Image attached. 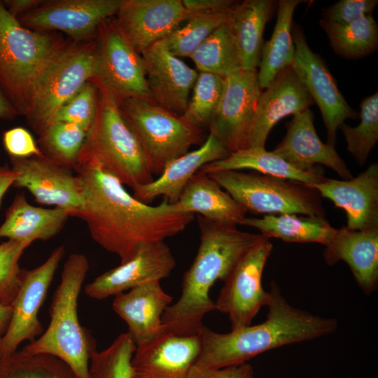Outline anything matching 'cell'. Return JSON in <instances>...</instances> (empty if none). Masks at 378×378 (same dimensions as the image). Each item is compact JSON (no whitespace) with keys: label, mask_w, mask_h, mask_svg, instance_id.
<instances>
[{"label":"cell","mask_w":378,"mask_h":378,"mask_svg":"<svg viewBox=\"0 0 378 378\" xmlns=\"http://www.w3.org/2000/svg\"><path fill=\"white\" fill-rule=\"evenodd\" d=\"M74 169L83 197L76 218L85 221L92 239L116 254L120 263L144 246L178 234L194 220L192 213L173 212L165 199L158 206L139 201L95 161L78 162Z\"/></svg>","instance_id":"cell-1"},{"label":"cell","mask_w":378,"mask_h":378,"mask_svg":"<svg viewBox=\"0 0 378 378\" xmlns=\"http://www.w3.org/2000/svg\"><path fill=\"white\" fill-rule=\"evenodd\" d=\"M270 293L264 322L228 333L204 326L199 335L200 354L194 364L205 369L239 365L267 351L318 339L337 330L335 318L314 314L290 304L275 281L271 282Z\"/></svg>","instance_id":"cell-2"},{"label":"cell","mask_w":378,"mask_h":378,"mask_svg":"<svg viewBox=\"0 0 378 378\" xmlns=\"http://www.w3.org/2000/svg\"><path fill=\"white\" fill-rule=\"evenodd\" d=\"M200 245L197 255L183 276L179 299L165 309L162 323L166 332L178 336H199L203 318L216 310L209 290L217 280L227 278L238 261L251 248L267 239L211 222L200 215Z\"/></svg>","instance_id":"cell-3"},{"label":"cell","mask_w":378,"mask_h":378,"mask_svg":"<svg viewBox=\"0 0 378 378\" xmlns=\"http://www.w3.org/2000/svg\"><path fill=\"white\" fill-rule=\"evenodd\" d=\"M88 270L85 255L72 253L69 256L63 267L60 284L52 299L48 327L22 349L31 354L58 358L78 378H90V360L96 351L94 339L81 326L78 316V300Z\"/></svg>","instance_id":"cell-4"},{"label":"cell","mask_w":378,"mask_h":378,"mask_svg":"<svg viewBox=\"0 0 378 378\" xmlns=\"http://www.w3.org/2000/svg\"><path fill=\"white\" fill-rule=\"evenodd\" d=\"M93 160L123 186L133 190L154 180L147 158L125 122L118 102L99 91L94 122L78 158Z\"/></svg>","instance_id":"cell-5"},{"label":"cell","mask_w":378,"mask_h":378,"mask_svg":"<svg viewBox=\"0 0 378 378\" xmlns=\"http://www.w3.org/2000/svg\"><path fill=\"white\" fill-rule=\"evenodd\" d=\"M96 53L94 39L64 42L43 66L32 85L24 115L38 135L59 109L92 79Z\"/></svg>","instance_id":"cell-6"},{"label":"cell","mask_w":378,"mask_h":378,"mask_svg":"<svg viewBox=\"0 0 378 378\" xmlns=\"http://www.w3.org/2000/svg\"><path fill=\"white\" fill-rule=\"evenodd\" d=\"M64 42L24 27L0 1V89L18 115L24 116L36 77Z\"/></svg>","instance_id":"cell-7"},{"label":"cell","mask_w":378,"mask_h":378,"mask_svg":"<svg viewBox=\"0 0 378 378\" xmlns=\"http://www.w3.org/2000/svg\"><path fill=\"white\" fill-rule=\"evenodd\" d=\"M121 113L147 158L153 174L204 141V129L195 126L151 100L130 98L118 102Z\"/></svg>","instance_id":"cell-8"},{"label":"cell","mask_w":378,"mask_h":378,"mask_svg":"<svg viewBox=\"0 0 378 378\" xmlns=\"http://www.w3.org/2000/svg\"><path fill=\"white\" fill-rule=\"evenodd\" d=\"M208 175L247 211L326 217L319 193L301 182L240 170Z\"/></svg>","instance_id":"cell-9"},{"label":"cell","mask_w":378,"mask_h":378,"mask_svg":"<svg viewBox=\"0 0 378 378\" xmlns=\"http://www.w3.org/2000/svg\"><path fill=\"white\" fill-rule=\"evenodd\" d=\"M94 38L96 67L91 80L99 90L117 102L130 98L153 101L142 57L120 34L113 17L99 25Z\"/></svg>","instance_id":"cell-10"},{"label":"cell","mask_w":378,"mask_h":378,"mask_svg":"<svg viewBox=\"0 0 378 378\" xmlns=\"http://www.w3.org/2000/svg\"><path fill=\"white\" fill-rule=\"evenodd\" d=\"M272 248L269 239L261 241L238 261L223 281L216 310L227 315L231 330L251 325L260 308L268 304L270 293L263 288L262 277Z\"/></svg>","instance_id":"cell-11"},{"label":"cell","mask_w":378,"mask_h":378,"mask_svg":"<svg viewBox=\"0 0 378 378\" xmlns=\"http://www.w3.org/2000/svg\"><path fill=\"white\" fill-rule=\"evenodd\" d=\"M64 253V246H59L41 265L22 270L19 288L11 304L10 321L0 339V358L15 352L24 341L31 342L43 332L38 314Z\"/></svg>","instance_id":"cell-12"},{"label":"cell","mask_w":378,"mask_h":378,"mask_svg":"<svg viewBox=\"0 0 378 378\" xmlns=\"http://www.w3.org/2000/svg\"><path fill=\"white\" fill-rule=\"evenodd\" d=\"M261 91L258 69H241L225 77L222 97L208 129L230 153L246 148Z\"/></svg>","instance_id":"cell-13"},{"label":"cell","mask_w":378,"mask_h":378,"mask_svg":"<svg viewBox=\"0 0 378 378\" xmlns=\"http://www.w3.org/2000/svg\"><path fill=\"white\" fill-rule=\"evenodd\" d=\"M292 34L295 52L291 66L321 111L327 144L335 146L339 127L347 118H356L358 114L339 90L323 59L309 48L302 29L293 24Z\"/></svg>","instance_id":"cell-14"},{"label":"cell","mask_w":378,"mask_h":378,"mask_svg":"<svg viewBox=\"0 0 378 378\" xmlns=\"http://www.w3.org/2000/svg\"><path fill=\"white\" fill-rule=\"evenodd\" d=\"M121 0H50L18 18L41 32L60 31L76 41L92 39L99 25L113 17Z\"/></svg>","instance_id":"cell-15"},{"label":"cell","mask_w":378,"mask_h":378,"mask_svg":"<svg viewBox=\"0 0 378 378\" xmlns=\"http://www.w3.org/2000/svg\"><path fill=\"white\" fill-rule=\"evenodd\" d=\"M17 176L13 186L27 189L40 204L54 206L76 217L83 206L81 184L71 170L44 156L10 157Z\"/></svg>","instance_id":"cell-16"},{"label":"cell","mask_w":378,"mask_h":378,"mask_svg":"<svg viewBox=\"0 0 378 378\" xmlns=\"http://www.w3.org/2000/svg\"><path fill=\"white\" fill-rule=\"evenodd\" d=\"M115 15L118 29L140 55L189 18L182 0H121Z\"/></svg>","instance_id":"cell-17"},{"label":"cell","mask_w":378,"mask_h":378,"mask_svg":"<svg viewBox=\"0 0 378 378\" xmlns=\"http://www.w3.org/2000/svg\"><path fill=\"white\" fill-rule=\"evenodd\" d=\"M176 266V260L164 241L142 247L130 260L120 263L85 287L90 298L103 300L133 288L167 277Z\"/></svg>","instance_id":"cell-18"},{"label":"cell","mask_w":378,"mask_h":378,"mask_svg":"<svg viewBox=\"0 0 378 378\" xmlns=\"http://www.w3.org/2000/svg\"><path fill=\"white\" fill-rule=\"evenodd\" d=\"M314 118L309 108L293 115L285 125V136L272 153L300 170L313 171L321 164L333 170L343 180L351 178V170L335 146L323 143L318 136Z\"/></svg>","instance_id":"cell-19"},{"label":"cell","mask_w":378,"mask_h":378,"mask_svg":"<svg viewBox=\"0 0 378 378\" xmlns=\"http://www.w3.org/2000/svg\"><path fill=\"white\" fill-rule=\"evenodd\" d=\"M146 83L153 101L161 107L182 115L198 71L171 55L160 41L141 54Z\"/></svg>","instance_id":"cell-20"},{"label":"cell","mask_w":378,"mask_h":378,"mask_svg":"<svg viewBox=\"0 0 378 378\" xmlns=\"http://www.w3.org/2000/svg\"><path fill=\"white\" fill-rule=\"evenodd\" d=\"M321 197L331 200L346 216V227L354 230L378 229V164L372 163L357 176L347 180L326 178L307 185Z\"/></svg>","instance_id":"cell-21"},{"label":"cell","mask_w":378,"mask_h":378,"mask_svg":"<svg viewBox=\"0 0 378 378\" xmlns=\"http://www.w3.org/2000/svg\"><path fill=\"white\" fill-rule=\"evenodd\" d=\"M200 346V336L168 332L136 346L130 363L131 378H187Z\"/></svg>","instance_id":"cell-22"},{"label":"cell","mask_w":378,"mask_h":378,"mask_svg":"<svg viewBox=\"0 0 378 378\" xmlns=\"http://www.w3.org/2000/svg\"><path fill=\"white\" fill-rule=\"evenodd\" d=\"M313 104L292 66L283 69L260 92L246 148L265 147L271 130L280 120L309 108Z\"/></svg>","instance_id":"cell-23"},{"label":"cell","mask_w":378,"mask_h":378,"mask_svg":"<svg viewBox=\"0 0 378 378\" xmlns=\"http://www.w3.org/2000/svg\"><path fill=\"white\" fill-rule=\"evenodd\" d=\"M172 297L153 281L115 296L112 307L127 325L136 346L148 343L165 333L162 316Z\"/></svg>","instance_id":"cell-24"},{"label":"cell","mask_w":378,"mask_h":378,"mask_svg":"<svg viewBox=\"0 0 378 378\" xmlns=\"http://www.w3.org/2000/svg\"><path fill=\"white\" fill-rule=\"evenodd\" d=\"M332 266L345 262L360 290L367 295L378 288V229L354 230L342 226L323 252Z\"/></svg>","instance_id":"cell-25"},{"label":"cell","mask_w":378,"mask_h":378,"mask_svg":"<svg viewBox=\"0 0 378 378\" xmlns=\"http://www.w3.org/2000/svg\"><path fill=\"white\" fill-rule=\"evenodd\" d=\"M230 153L209 133L199 148L188 152L169 162L157 179L135 188L133 190V197L148 204L155 197L163 196L169 203L174 204L186 184L202 166L224 159Z\"/></svg>","instance_id":"cell-26"},{"label":"cell","mask_w":378,"mask_h":378,"mask_svg":"<svg viewBox=\"0 0 378 378\" xmlns=\"http://www.w3.org/2000/svg\"><path fill=\"white\" fill-rule=\"evenodd\" d=\"M170 204L174 213H198L211 222L232 227L241 225L248 212L208 174L198 172L186 184L177 202Z\"/></svg>","instance_id":"cell-27"},{"label":"cell","mask_w":378,"mask_h":378,"mask_svg":"<svg viewBox=\"0 0 378 378\" xmlns=\"http://www.w3.org/2000/svg\"><path fill=\"white\" fill-rule=\"evenodd\" d=\"M71 217L64 209H46L30 204L23 192L16 194L0 226V238H8L29 245L57 235Z\"/></svg>","instance_id":"cell-28"},{"label":"cell","mask_w":378,"mask_h":378,"mask_svg":"<svg viewBox=\"0 0 378 378\" xmlns=\"http://www.w3.org/2000/svg\"><path fill=\"white\" fill-rule=\"evenodd\" d=\"M276 1L245 0L228 13V24L239 53L243 69H258L263 45L262 35Z\"/></svg>","instance_id":"cell-29"},{"label":"cell","mask_w":378,"mask_h":378,"mask_svg":"<svg viewBox=\"0 0 378 378\" xmlns=\"http://www.w3.org/2000/svg\"><path fill=\"white\" fill-rule=\"evenodd\" d=\"M251 169L265 175L299 181L306 185L318 183L326 178L323 169L300 170L265 147H249L232 153L222 160L202 166L198 173L211 174L220 171Z\"/></svg>","instance_id":"cell-30"},{"label":"cell","mask_w":378,"mask_h":378,"mask_svg":"<svg viewBox=\"0 0 378 378\" xmlns=\"http://www.w3.org/2000/svg\"><path fill=\"white\" fill-rule=\"evenodd\" d=\"M241 225L254 227L267 239L286 242L318 243L325 246L334 239L337 229L326 217L299 216L295 214H266L262 218L246 217Z\"/></svg>","instance_id":"cell-31"},{"label":"cell","mask_w":378,"mask_h":378,"mask_svg":"<svg viewBox=\"0 0 378 378\" xmlns=\"http://www.w3.org/2000/svg\"><path fill=\"white\" fill-rule=\"evenodd\" d=\"M300 0H281L277 3V18L271 38L263 43L258 78L265 89L278 74L293 62L295 47L292 34L293 16Z\"/></svg>","instance_id":"cell-32"},{"label":"cell","mask_w":378,"mask_h":378,"mask_svg":"<svg viewBox=\"0 0 378 378\" xmlns=\"http://www.w3.org/2000/svg\"><path fill=\"white\" fill-rule=\"evenodd\" d=\"M330 44L340 56L356 59L374 52L378 47V26L372 15L354 22L338 24L319 21Z\"/></svg>","instance_id":"cell-33"},{"label":"cell","mask_w":378,"mask_h":378,"mask_svg":"<svg viewBox=\"0 0 378 378\" xmlns=\"http://www.w3.org/2000/svg\"><path fill=\"white\" fill-rule=\"evenodd\" d=\"M190 58L199 72L223 78L243 69L237 46L227 20L208 36Z\"/></svg>","instance_id":"cell-34"},{"label":"cell","mask_w":378,"mask_h":378,"mask_svg":"<svg viewBox=\"0 0 378 378\" xmlns=\"http://www.w3.org/2000/svg\"><path fill=\"white\" fill-rule=\"evenodd\" d=\"M87 132L66 122H53L39 135L38 147L45 158L55 164L74 169Z\"/></svg>","instance_id":"cell-35"},{"label":"cell","mask_w":378,"mask_h":378,"mask_svg":"<svg viewBox=\"0 0 378 378\" xmlns=\"http://www.w3.org/2000/svg\"><path fill=\"white\" fill-rule=\"evenodd\" d=\"M0 378H78L62 360L22 350L0 358Z\"/></svg>","instance_id":"cell-36"},{"label":"cell","mask_w":378,"mask_h":378,"mask_svg":"<svg viewBox=\"0 0 378 378\" xmlns=\"http://www.w3.org/2000/svg\"><path fill=\"white\" fill-rule=\"evenodd\" d=\"M228 13L190 15L183 26L160 41L171 55L190 57L216 29L226 22Z\"/></svg>","instance_id":"cell-37"},{"label":"cell","mask_w":378,"mask_h":378,"mask_svg":"<svg viewBox=\"0 0 378 378\" xmlns=\"http://www.w3.org/2000/svg\"><path fill=\"white\" fill-rule=\"evenodd\" d=\"M360 107V123L352 127L344 122L339 130L344 136L347 150L358 164L363 165L378 141L377 92L364 98Z\"/></svg>","instance_id":"cell-38"},{"label":"cell","mask_w":378,"mask_h":378,"mask_svg":"<svg viewBox=\"0 0 378 378\" xmlns=\"http://www.w3.org/2000/svg\"><path fill=\"white\" fill-rule=\"evenodd\" d=\"M225 78L206 72H198L192 95L184 113L186 122L204 129L209 127L220 103Z\"/></svg>","instance_id":"cell-39"},{"label":"cell","mask_w":378,"mask_h":378,"mask_svg":"<svg viewBox=\"0 0 378 378\" xmlns=\"http://www.w3.org/2000/svg\"><path fill=\"white\" fill-rule=\"evenodd\" d=\"M136 348L127 332L119 335L106 349L92 354L90 378H131L130 363Z\"/></svg>","instance_id":"cell-40"},{"label":"cell","mask_w":378,"mask_h":378,"mask_svg":"<svg viewBox=\"0 0 378 378\" xmlns=\"http://www.w3.org/2000/svg\"><path fill=\"white\" fill-rule=\"evenodd\" d=\"M99 97L97 86L88 80L59 109L52 123H71L88 132L96 116Z\"/></svg>","instance_id":"cell-41"},{"label":"cell","mask_w":378,"mask_h":378,"mask_svg":"<svg viewBox=\"0 0 378 378\" xmlns=\"http://www.w3.org/2000/svg\"><path fill=\"white\" fill-rule=\"evenodd\" d=\"M30 245L8 239L0 244V302L11 306L17 295L22 270L19 260Z\"/></svg>","instance_id":"cell-42"},{"label":"cell","mask_w":378,"mask_h":378,"mask_svg":"<svg viewBox=\"0 0 378 378\" xmlns=\"http://www.w3.org/2000/svg\"><path fill=\"white\" fill-rule=\"evenodd\" d=\"M377 4V0H340L323 9L322 19L334 24H347L372 15Z\"/></svg>","instance_id":"cell-43"},{"label":"cell","mask_w":378,"mask_h":378,"mask_svg":"<svg viewBox=\"0 0 378 378\" xmlns=\"http://www.w3.org/2000/svg\"><path fill=\"white\" fill-rule=\"evenodd\" d=\"M2 141L10 157L24 158L43 156L32 134L24 127H16L5 131Z\"/></svg>","instance_id":"cell-44"},{"label":"cell","mask_w":378,"mask_h":378,"mask_svg":"<svg viewBox=\"0 0 378 378\" xmlns=\"http://www.w3.org/2000/svg\"><path fill=\"white\" fill-rule=\"evenodd\" d=\"M253 375V368L247 363L220 369H205L194 364L187 378H250Z\"/></svg>","instance_id":"cell-45"},{"label":"cell","mask_w":378,"mask_h":378,"mask_svg":"<svg viewBox=\"0 0 378 378\" xmlns=\"http://www.w3.org/2000/svg\"><path fill=\"white\" fill-rule=\"evenodd\" d=\"M189 16L192 15H207L227 13L239 1L233 0H182Z\"/></svg>","instance_id":"cell-46"},{"label":"cell","mask_w":378,"mask_h":378,"mask_svg":"<svg viewBox=\"0 0 378 378\" xmlns=\"http://www.w3.org/2000/svg\"><path fill=\"white\" fill-rule=\"evenodd\" d=\"M2 1L9 13L17 19L43 2L42 0H5Z\"/></svg>","instance_id":"cell-47"},{"label":"cell","mask_w":378,"mask_h":378,"mask_svg":"<svg viewBox=\"0 0 378 378\" xmlns=\"http://www.w3.org/2000/svg\"><path fill=\"white\" fill-rule=\"evenodd\" d=\"M17 174L7 164L0 165V206L1 200L16 179Z\"/></svg>","instance_id":"cell-48"},{"label":"cell","mask_w":378,"mask_h":378,"mask_svg":"<svg viewBox=\"0 0 378 378\" xmlns=\"http://www.w3.org/2000/svg\"><path fill=\"white\" fill-rule=\"evenodd\" d=\"M17 115L18 112L0 89V119L13 120Z\"/></svg>","instance_id":"cell-49"},{"label":"cell","mask_w":378,"mask_h":378,"mask_svg":"<svg viewBox=\"0 0 378 378\" xmlns=\"http://www.w3.org/2000/svg\"><path fill=\"white\" fill-rule=\"evenodd\" d=\"M11 315V306L4 304L0 302V339L8 329Z\"/></svg>","instance_id":"cell-50"},{"label":"cell","mask_w":378,"mask_h":378,"mask_svg":"<svg viewBox=\"0 0 378 378\" xmlns=\"http://www.w3.org/2000/svg\"><path fill=\"white\" fill-rule=\"evenodd\" d=\"M250 378H255V377H254V376L253 375V376H251Z\"/></svg>","instance_id":"cell-51"},{"label":"cell","mask_w":378,"mask_h":378,"mask_svg":"<svg viewBox=\"0 0 378 378\" xmlns=\"http://www.w3.org/2000/svg\"><path fill=\"white\" fill-rule=\"evenodd\" d=\"M313 378H318V377H313ZM349 378H353V377H349Z\"/></svg>","instance_id":"cell-52"}]
</instances>
